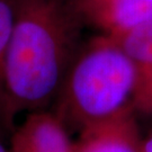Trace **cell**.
<instances>
[{
    "label": "cell",
    "mask_w": 152,
    "mask_h": 152,
    "mask_svg": "<svg viewBox=\"0 0 152 152\" xmlns=\"http://www.w3.org/2000/svg\"><path fill=\"white\" fill-rule=\"evenodd\" d=\"M81 5L87 18H92L108 35L152 23V0H95Z\"/></svg>",
    "instance_id": "obj_5"
},
{
    "label": "cell",
    "mask_w": 152,
    "mask_h": 152,
    "mask_svg": "<svg viewBox=\"0 0 152 152\" xmlns=\"http://www.w3.org/2000/svg\"><path fill=\"white\" fill-rule=\"evenodd\" d=\"M132 106L77 134L71 152H140L142 137Z\"/></svg>",
    "instance_id": "obj_3"
},
{
    "label": "cell",
    "mask_w": 152,
    "mask_h": 152,
    "mask_svg": "<svg viewBox=\"0 0 152 152\" xmlns=\"http://www.w3.org/2000/svg\"><path fill=\"white\" fill-rule=\"evenodd\" d=\"M135 85L133 61L104 33L79 50L50 110L70 134H78L132 106Z\"/></svg>",
    "instance_id": "obj_2"
},
{
    "label": "cell",
    "mask_w": 152,
    "mask_h": 152,
    "mask_svg": "<svg viewBox=\"0 0 152 152\" xmlns=\"http://www.w3.org/2000/svg\"><path fill=\"white\" fill-rule=\"evenodd\" d=\"M14 18V0H0V135L9 140L16 126L6 88V55Z\"/></svg>",
    "instance_id": "obj_6"
},
{
    "label": "cell",
    "mask_w": 152,
    "mask_h": 152,
    "mask_svg": "<svg viewBox=\"0 0 152 152\" xmlns=\"http://www.w3.org/2000/svg\"><path fill=\"white\" fill-rule=\"evenodd\" d=\"M86 19L79 0H14L6 88L15 120L51 108L81 49Z\"/></svg>",
    "instance_id": "obj_1"
},
{
    "label": "cell",
    "mask_w": 152,
    "mask_h": 152,
    "mask_svg": "<svg viewBox=\"0 0 152 152\" xmlns=\"http://www.w3.org/2000/svg\"><path fill=\"white\" fill-rule=\"evenodd\" d=\"M69 131L50 109L25 114L9 137L10 152H71Z\"/></svg>",
    "instance_id": "obj_4"
},
{
    "label": "cell",
    "mask_w": 152,
    "mask_h": 152,
    "mask_svg": "<svg viewBox=\"0 0 152 152\" xmlns=\"http://www.w3.org/2000/svg\"><path fill=\"white\" fill-rule=\"evenodd\" d=\"M132 107L136 115L140 114L144 115V116H152V85L151 87L149 88L147 94Z\"/></svg>",
    "instance_id": "obj_7"
},
{
    "label": "cell",
    "mask_w": 152,
    "mask_h": 152,
    "mask_svg": "<svg viewBox=\"0 0 152 152\" xmlns=\"http://www.w3.org/2000/svg\"><path fill=\"white\" fill-rule=\"evenodd\" d=\"M0 152H10L9 140L2 135H0Z\"/></svg>",
    "instance_id": "obj_9"
},
{
    "label": "cell",
    "mask_w": 152,
    "mask_h": 152,
    "mask_svg": "<svg viewBox=\"0 0 152 152\" xmlns=\"http://www.w3.org/2000/svg\"><path fill=\"white\" fill-rule=\"evenodd\" d=\"M140 152H152V133L147 137L142 139Z\"/></svg>",
    "instance_id": "obj_8"
}]
</instances>
